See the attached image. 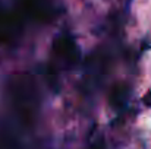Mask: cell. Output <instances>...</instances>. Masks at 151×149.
<instances>
[{"label":"cell","mask_w":151,"mask_h":149,"mask_svg":"<svg viewBox=\"0 0 151 149\" xmlns=\"http://www.w3.org/2000/svg\"><path fill=\"white\" fill-rule=\"evenodd\" d=\"M148 98H151V94L148 95ZM148 105H151V101H148Z\"/></svg>","instance_id":"obj_1"}]
</instances>
